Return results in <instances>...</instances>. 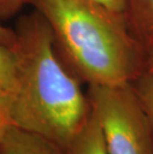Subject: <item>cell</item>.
I'll return each instance as SVG.
<instances>
[{
  "label": "cell",
  "instance_id": "1",
  "mask_svg": "<svg viewBox=\"0 0 153 154\" xmlns=\"http://www.w3.org/2000/svg\"><path fill=\"white\" fill-rule=\"evenodd\" d=\"M15 33L17 87L8 100L12 123L65 150L90 116L87 94L58 54L38 12L22 17Z\"/></svg>",
  "mask_w": 153,
  "mask_h": 154
},
{
  "label": "cell",
  "instance_id": "2",
  "mask_svg": "<svg viewBox=\"0 0 153 154\" xmlns=\"http://www.w3.org/2000/svg\"><path fill=\"white\" fill-rule=\"evenodd\" d=\"M50 27L58 54L89 86L131 84L144 72L143 46L123 13L94 0H28Z\"/></svg>",
  "mask_w": 153,
  "mask_h": 154
},
{
  "label": "cell",
  "instance_id": "3",
  "mask_svg": "<svg viewBox=\"0 0 153 154\" xmlns=\"http://www.w3.org/2000/svg\"><path fill=\"white\" fill-rule=\"evenodd\" d=\"M109 154H153V127L131 84L89 86Z\"/></svg>",
  "mask_w": 153,
  "mask_h": 154
},
{
  "label": "cell",
  "instance_id": "4",
  "mask_svg": "<svg viewBox=\"0 0 153 154\" xmlns=\"http://www.w3.org/2000/svg\"><path fill=\"white\" fill-rule=\"evenodd\" d=\"M1 154H65L55 143L12 126L0 139Z\"/></svg>",
  "mask_w": 153,
  "mask_h": 154
},
{
  "label": "cell",
  "instance_id": "5",
  "mask_svg": "<svg viewBox=\"0 0 153 154\" xmlns=\"http://www.w3.org/2000/svg\"><path fill=\"white\" fill-rule=\"evenodd\" d=\"M123 16L141 44L153 36V0H124Z\"/></svg>",
  "mask_w": 153,
  "mask_h": 154
},
{
  "label": "cell",
  "instance_id": "6",
  "mask_svg": "<svg viewBox=\"0 0 153 154\" xmlns=\"http://www.w3.org/2000/svg\"><path fill=\"white\" fill-rule=\"evenodd\" d=\"M65 154H109L99 121L92 111L79 133L64 150Z\"/></svg>",
  "mask_w": 153,
  "mask_h": 154
},
{
  "label": "cell",
  "instance_id": "7",
  "mask_svg": "<svg viewBox=\"0 0 153 154\" xmlns=\"http://www.w3.org/2000/svg\"><path fill=\"white\" fill-rule=\"evenodd\" d=\"M17 56L13 47L0 45V94L7 99L17 87Z\"/></svg>",
  "mask_w": 153,
  "mask_h": 154
},
{
  "label": "cell",
  "instance_id": "8",
  "mask_svg": "<svg viewBox=\"0 0 153 154\" xmlns=\"http://www.w3.org/2000/svg\"><path fill=\"white\" fill-rule=\"evenodd\" d=\"M153 127V74L143 73L131 83Z\"/></svg>",
  "mask_w": 153,
  "mask_h": 154
},
{
  "label": "cell",
  "instance_id": "9",
  "mask_svg": "<svg viewBox=\"0 0 153 154\" xmlns=\"http://www.w3.org/2000/svg\"><path fill=\"white\" fill-rule=\"evenodd\" d=\"M28 4V0H0V21L12 18Z\"/></svg>",
  "mask_w": 153,
  "mask_h": 154
},
{
  "label": "cell",
  "instance_id": "10",
  "mask_svg": "<svg viewBox=\"0 0 153 154\" xmlns=\"http://www.w3.org/2000/svg\"><path fill=\"white\" fill-rule=\"evenodd\" d=\"M13 125L9 111L8 100L0 94V139Z\"/></svg>",
  "mask_w": 153,
  "mask_h": 154
},
{
  "label": "cell",
  "instance_id": "11",
  "mask_svg": "<svg viewBox=\"0 0 153 154\" xmlns=\"http://www.w3.org/2000/svg\"><path fill=\"white\" fill-rule=\"evenodd\" d=\"M144 55V72L153 74V36L142 43Z\"/></svg>",
  "mask_w": 153,
  "mask_h": 154
},
{
  "label": "cell",
  "instance_id": "12",
  "mask_svg": "<svg viewBox=\"0 0 153 154\" xmlns=\"http://www.w3.org/2000/svg\"><path fill=\"white\" fill-rule=\"evenodd\" d=\"M16 42L15 30H11L0 23V45L14 47Z\"/></svg>",
  "mask_w": 153,
  "mask_h": 154
},
{
  "label": "cell",
  "instance_id": "13",
  "mask_svg": "<svg viewBox=\"0 0 153 154\" xmlns=\"http://www.w3.org/2000/svg\"><path fill=\"white\" fill-rule=\"evenodd\" d=\"M94 1L99 2L116 12L123 13V10H124V0H94Z\"/></svg>",
  "mask_w": 153,
  "mask_h": 154
},
{
  "label": "cell",
  "instance_id": "14",
  "mask_svg": "<svg viewBox=\"0 0 153 154\" xmlns=\"http://www.w3.org/2000/svg\"><path fill=\"white\" fill-rule=\"evenodd\" d=\"M0 154H1V151H0Z\"/></svg>",
  "mask_w": 153,
  "mask_h": 154
}]
</instances>
